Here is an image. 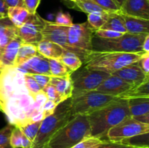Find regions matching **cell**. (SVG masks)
Listing matches in <instances>:
<instances>
[{"mask_svg": "<svg viewBox=\"0 0 149 148\" xmlns=\"http://www.w3.org/2000/svg\"><path fill=\"white\" fill-rule=\"evenodd\" d=\"M48 62H49L51 76H67V75H71V73H73L69 68H67L59 59H48Z\"/></svg>", "mask_w": 149, "mask_h": 148, "instance_id": "27", "label": "cell"}, {"mask_svg": "<svg viewBox=\"0 0 149 148\" xmlns=\"http://www.w3.org/2000/svg\"><path fill=\"white\" fill-rule=\"evenodd\" d=\"M37 52L47 59H59L65 49L60 45L47 40H42L38 44Z\"/></svg>", "mask_w": 149, "mask_h": 148, "instance_id": "21", "label": "cell"}, {"mask_svg": "<svg viewBox=\"0 0 149 148\" xmlns=\"http://www.w3.org/2000/svg\"><path fill=\"white\" fill-rule=\"evenodd\" d=\"M7 9H8V7L6 5L4 0H0V15L3 16V17H6L7 16Z\"/></svg>", "mask_w": 149, "mask_h": 148, "instance_id": "48", "label": "cell"}, {"mask_svg": "<svg viewBox=\"0 0 149 148\" xmlns=\"http://www.w3.org/2000/svg\"><path fill=\"white\" fill-rule=\"evenodd\" d=\"M30 75H31V76L34 78L42 89L49 84L51 77V75H42V74H30Z\"/></svg>", "mask_w": 149, "mask_h": 148, "instance_id": "43", "label": "cell"}, {"mask_svg": "<svg viewBox=\"0 0 149 148\" xmlns=\"http://www.w3.org/2000/svg\"><path fill=\"white\" fill-rule=\"evenodd\" d=\"M132 88L133 87L131 86L121 78L111 74L96 89L95 91L108 95L119 97L122 94L127 92Z\"/></svg>", "mask_w": 149, "mask_h": 148, "instance_id": "15", "label": "cell"}, {"mask_svg": "<svg viewBox=\"0 0 149 148\" xmlns=\"http://www.w3.org/2000/svg\"><path fill=\"white\" fill-rule=\"evenodd\" d=\"M3 17V16H1V15H0V17Z\"/></svg>", "mask_w": 149, "mask_h": 148, "instance_id": "55", "label": "cell"}, {"mask_svg": "<svg viewBox=\"0 0 149 148\" xmlns=\"http://www.w3.org/2000/svg\"><path fill=\"white\" fill-rule=\"evenodd\" d=\"M42 120L33 122V123H29V124L19 128L21 130V131L24 133L25 136L32 142L37 134L38 131H39L41 124H42Z\"/></svg>", "mask_w": 149, "mask_h": 148, "instance_id": "31", "label": "cell"}, {"mask_svg": "<svg viewBox=\"0 0 149 148\" xmlns=\"http://www.w3.org/2000/svg\"><path fill=\"white\" fill-rule=\"evenodd\" d=\"M15 126L9 123L0 130V148H12L10 144V136Z\"/></svg>", "mask_w": 149, "mask_h": 148, "instance_id": "32", "label": "cell"}, {"mask_svg": "<svg viewBox=\"0 0 149 148\" xmlns=\"http://www.w3.org/2000/svg\"><path fill=\"white\" fill-rule=\"evenodd\" d=\"M3 67H4V65H1V64H0V72H1V71L2 70Z\"/></svg>", "mask_w": 149, "mask_h": 148, "instance_id": "53", "label": "cell"}, {"mask_svg": "<svg viewBox=\"0 0 149 148\" xmlns=\"http://www.w3.org/2000/svg\"><path fill=\"white\" fill-rule=\"evenodd\" d=\"M68 29L69 26H61L54 22L45 20V27L42 31V37L44 40L54 42L62 46L65 51L71 52L68 44Z\"/></svg>", "mask_w": 149, "mask_h": 148, "instance_id": "12", "label": "cell"}, {"mask_svg": "<svg viewBox=\"0 0 149 148\" xmlns=\"http://www.w3.org/2000/svg\"><path fill=\"white\" fill-rule=\"evenodd\" d=\"M37 46L31 44L23 43L20 45L17 52L14 67H17L21 64L24 63L28 59H31L37 54Z\"/></svg>", "mask_w": 149, "mask_h": 148, "instance_id": "25", "label": "cell"}, {"mask_svg": "<svg viewBox=\"0 0 149 148\" xmlns=\"http://www.w3.org/2000/svg\"><path fill=\"white\" fill-rule=\"evenodd\" d=\"M122 15L127 33L134 35L149 34V20Z\"/></svg>", "mask_w": 149, "mask_h": 148, "instance_id": "18", "label": "cell"}, {"mask_svg": "<svg viewBox=\"0 0 149 148\" xmlns=\"http://www.w3.org/2000/svg\"><path fill=\"white\" fill-rule=\"evenodd\" d=\"M4 1L7 7H23V0H4Z\"/></svg>", "mask_w": 149, "mask_h": 148, "instance_id": "46", "label": "cell"}, {"mask_svg": "<svg viewBox=\"0 0 149 148\" xmlns=\"http://www.w3.org/2000/svg\"><path fill=\"white\" fill-rule=\"evenodd\" d=\"M120 12L149 20V0H125L120 8Z\"/></svg>", "mask_w": 149, "mask_h": 148, "instance_id": "16", "label": "cell"}, {"mask_svg": "<svg viewBox=\"0 0 149 148\" xmlns=\"http://www.w3.org/2000/svg\"><path fill=\"white\" fill-rule=\"evenodd\" d=\"M132 117L149 114V97H137L127 100Z\"/></svg>", "mask_w": 149, "mask_h": 148, "instance_id": "22", "label": "cell"}, {"mask_svg": "<svg viewBox=\"0 0 149 148\" xmlns=\"http://www.w3.org/2000/svg\"><path fill=\"white\" fill-rule=\"evenodd\" d=\"M81 68L71 75L73 82L72 96L94 91L111 75L103 71Z\"/></svg>", "mask_w": 149, "mask_h": 148, "instance_id": "9", "label": "cell"}, {"mask_svg": "<svg viewBox=\"0 0 149 148\" xmlns=\"http://www.w3.org/2000/svg\"><path fill=\"white\" fill-rule=\"evenodd\" d=\"M23 133L20 128L15 126L10 136V144L12 148H21L23 142Z\"/></svg>", "mask_w": 149, "mask_h": 148, "instance_id": "34", "label": "cell"}, {"mask_svg": "<svg viewBox=\"0 0 149 148\" xmlns=\"http://www.w3.org/2000/svg\"><path fill=\"white\" fill-rule=\"evenodd\" d=\"M135 147L122 142H111L109 140H103L99 144L97 148H134Z\"/></svg>", "mask_w": 149, "mask_h": 148, "instance_id": "38", "label": "cell"}, {"mask_svg": "<svg viewBox=\"0 0 149 148\" xmlns=\"http://www.w3.org/2000/svg\"><path fill=\"white\" fill-rule=\"evenodd\" d=\"M108 13L120 12V7L114 0H93Z\"/></svg>", "mask_w": 149, "mask_h": 148, "instance_id": "33", "label": "cell"}, {"mask_svg": "<svg viewBox=\"0 0 149 148\" xmlns=\"http://www.w3.org/2000/svg\"><path fill=\"white\" fill-rule=\"evenodd\" d=\"M147 35L124 33L114 39H103L93 35L92 39L93 51L139 52H142V45Z\"/></svg>", "mask_w": 149, "mask_h": 148, "instance_id": "6", "label": "cell"}, {"mask_svg": "<svg viewBox=\"0 0 149 148\" xmlns=\"http://www.w3.org/2000/svg\"><path fill=\"white\" fill-rule=\"evenodd\" d=\"M111 75L119 77L133 88L149 81L148 74H146L140 68L138 61L115 71Z\"/></svg>", "mask_w": 149, "mask_h": 148, "instance_id": "13", "label": "cell"}, {"mask_svg": "<svg viewBox=\"0 0 149 148\" xmlns=\"http://www.w3.org/2000/svg\"><path fill=\"white\" fill-rule=\"evenodd\" d=\"M74 117L71 110V98L60 103L55 113L42 120L31 148H45L52 136Z\"/></svg>", "mask_w": 149, "mask_h": 148, "instance_id": "5", "label": "cell"}, {"mask_svg": "<svg viewBox=\"0 0 149 148\" xmlns=\"http://www.w3.org/2000/svg\"><path fill=\"white\" fill-rule=\"evenodd\" d=\"M100 29L126 33L127 30L125 28V20L122 17V13H109V16L107 20Z\"/></svg>", "mask_w": 149, "mask_h": 148, "instance_id": "23", "label": "cell"}, {"mask_svg": "<svg viewBox=\"0 0 149 148\" xmlns=\"http://www.w3.org/2000/svg\"><path fill=\"white\" fill-rule=\"evenodd\" d=\"M145 53L143 51L139 52L92 51L82 65L88 69L112 74L127 65L139 61Z\"/></svg>", "mask_w": 149, "mask_h": 148, "instance_id": "3", "label": "cell"}, {"mask_svg": "<svg viewBox=\"0 0 149 148\" xmlns=\"http://www.w3.org/2000/svg\"><path fill=\"white\" fill-rule=\"evenodd\" d=\"M134 148H149L148 147H135Z\"/></svg>", "mask_w": 149, "mask_h": 148, "instance_id": "51", "label": "cell"}, {"mask_svg": "<svg viewBox=\"0 0 149 148\" xmlns=\"http://www.w3.org/2000/svg\"><path fill=\"white\" fill-rule=\"evenodd\" d=\"M49 84L56 89L63 101L72 97L73 82L71 75L63 77L51 76Z\"/></svg>", "mask_w": 149, "mask_h": 148, "instance_id": "20", "label": "cell"}, {"mask_svg": "<svg viewBox=\"0 0 149 148\" xmlns=\"http://www.w3.org/2000/svg\"><path fill=\"white\" fill-rule=\"evenodd\" d=\"M102 141L103 140H100V139H97V138H95V137H92V136H90V137L84 139V140L80 142L79 143L76 145L75 146H74L71 148H87L88 147L91 146V145L100 144Z\"/></svg>", "mask_w": 149, "mask_h": 148, "instance_id": "41", "label": "cell"}, {"mask_svg": "<svg viewBox=\"0 0 149 148\" xmlns=\"http://www.w3.org/2000/svg\"><path fill=\"white\" fill-rule=\"evenodd\" d=\"M90 136L88 115H77L51 137L45 148H71Z\"/></svg>", "mask_w": 149, "mask_h": 148, "instance_id": "4", "label": "cell"}, {"mask_svg": "<svg viewBox=\"0 0 149 148\" xmlns=\"http://www.w3.org/2000/svg\"><path fill=\"white\" fill-rule=\"evenodd\" d=\"M18 36V28L7 16L0 17V47L1 49L13 39Z\"/></svg>", "mask_w": 149, "mask_h": 148, "instance_id": "17", "label": "cell"}, {"mask_svg": "<svg viewBox=\"0 0 149 148\" xmlns=\"http://www.w3.org/2000/svg\"><path fill=\"white\" fill-rule=\"evenodd\" d=\"M42 90L45 92V94H46L47 97V100L55 102L58 104H59L60 103L63 102V100L62 99V97L60 96V94H58V92L56 91V89H55L51 84H48L47 85L45 88L42 89Z\"/></svg>", "mask_w": 149, "mask_h": 148, "instance_id": "35", "label": "cell"}, {"mask_svg": "<svg viewBox=\"0 0 149 148\" xmlns=\"http://www.w3.org/2000/svg\"><path fill=\"white\" fill-rule=\"evenodd\" d=\"M119 99L121 98L103 94L95 90L81 93L71 97V113L74 116L77 115H88Z\"/></svg>", "mask_w": 149, "mask_h": 148, "instance_id": "7", "label": "cell"}, {"mask_svg": "<svg viewBox=\"0 0 149 148\" xmlns=\"http://www.w3.org/2000/svg\"><path fill=\"white\" fill-rule=\"evenodd\" d=\"M132 118L134 119V120H137V121L140 122V123H145V124L149 125V114L135 116V117H132Z\"/></svg>", "mask_w": 149, "mask_h": 148, "instance_id": "47", "label": "cell"}, {"mask_svg": "<svg viewBox=\"0 0 149 148\" xmlns=\"http://www.w3.org/2000/svg\"><path fill=\"white\" fill-rule=\"evenodd\" d=\"M0 111L17 127L44 119L42 107L26 89L24 74L15 67L4 66L0 72Z\"/></svg>", "mask_w": 149, "mask_h": 148, "instance_id": "1", "label": "cell"}, {"mask_svg": "<svg viewBox=\"0 0 149 148\" xmlns=\"http://www.w3.org/2000/svg\"><path fill=\"white\" fill-rule=\"evenodd\" d=\"M16 69L23 74H42L51 75L47 58L39 53L28 59L24 63L15 67Z\"/></svg>", "mask_w": 149, "mask_h": 148, "instance_id": "14", "label": "cell"}, {"mask_svg": "<svg viewBox=\"0 0 149 148\" xmlns=\"http://www.w3.org/2000/svg\"><path fill=\"white\" fill-rule=\"evenodd\" d=\"M114 1H116V3H117L118 5H119V7H120V8H121V7H122V4H123V3H124V1H125V0H114Z\"/></svg>", "mask_w": 149, "mask_h": 148, "instance_id": "50", "label": "cell"}, {"mask_svg": "<svg viewBox=\"0 0 149 148\" xmlns=\"http://www.w3.org/2000/svg\"><path fill=\"white\" fill-rule=\"evenodd\" d=\"M58 105V104H56L55 102L51 101V100H47L46 102H45V104L43 105V107H42L44 118H45L48 117V116L53 114V113H55V110H56V107Z\"/></svg>", "mask_w": 149, "mask_h": 148, "instance_id": "40", "label": "cell"}, {"mask_svg": "<svg viewBox=\"0 0 149 148\" xmlns=\"http://www.w3.org/2000/svg\"><path fill=\"white\" fill-rule=\"evenodd\" d=\"M40 2L41 0H23V7L30 14H35Z\"/></svg>", "mask_w": 149, "mask_h": 148, "instance_id": "42", "label": "cell"}, {"mask_svg": "<svg viewBox=\"0 0 149 148\" xmlns=\"http://www.w3.org/2000/svg\"><path fill=\"white\" fill-rule=\"evenodd\" d=\"M148 132V124L140 123L131 117L109 129L106 133V140L123 142L134 136L145 134Z\"/></svg>", "mask_w": 149, "mask_h": 148, "instance_id": "10", "label": "cell"}, {"mask_svg": "<svg viewBox=\"0 0 149 148\" xmlns=\"http://www.w3.org/2000/svg\"><path fill=\"white\" fill-rule=\"evenodd\" d=\"M59 60L63 62L67 68H69L72 72L79 69L83 65L82 61L76 54L65 50L59 58Z\"/></svg>", "mask_w": 149, "mask_h": 148, "instance_id": "26", "label": "cell"}, {"mask_svg": "<svg viewBox=\"0 0 149 148\" xmlns=\"http://www.w3.org/2000/svg\"><path fill=\"white\" fill-rule=\"evenodd\" d=\"M45 19L39 14H31L29 20L18 28V36L24 44L37 45L43 39L42 31L45 25Z\"/></svg>", "mask_w": 149, "mask_h": 148, "instance_id": "11", "label": "cell"}, {"mask_svg": "<svg viewBox=\"0 0 149 148\" xmlns=\"http://www.w3.org/2000/svg\"><path fill=\"white\" fill-rule=\"evenodd\" d=\"M24 81L25 85L28 91L32 94H36L42 91V89L40 88L34 78L31 76L30 74H25L24 75Z\"/></svg>", "mask_w": 149, "mask_h": 148, "instance_id": "36", "label": "cell"}, {"mask_svg": "<svg viewBox=\"0 0 149 148\" xmlns=\"http://www.w3.org/2000/svg\"><path fill=\"white\" fill-rule=\"evenodd\" d=\"M93 34H94V36H96L100 38H103V39H114V38H117L122 36L124 33L113 31V30H110L99 29V30L94 31Z\"/></svg>", "mask_w": 149, "mask_h": 148, "instance_id": "39", "label": "cell"}, {"mask_svg": "<svg viewBox=\"0 0 149 148\" xmlns=\"http://www.w3.org/2000/svg\"><path fill=\"white\" fill-rule=\"evenodd\" d=\"M31 14L24 7H8L7 16L13 24L17 28L23 26L29 19Z\"/></svg>", "mask_w": 149, "mask_h": 148, "instance_id": "24", "label": "cell"}, {"mask_svg": "<svg viewBox=\"0 0 149 148\" xmlns=\"http://www.w3.org/2000/svg\"><path fill=\"white\" fill-rule=\"evenodd\" d=\"M74 6H73V8L87 14L94 12H106L93 0H79L77 2H74Z\"/></svg>", "mask_w": 149, "mask_h": 148, "instance_id": "29", "label": "cell"}, {"mask_svg": "<svg viewBox=\"0 0 149 148\" xmlns=\"http://www.w3.org/2000/svg\"><path fill=\"white\" fill-rule=\"evenodd\" d=\"M54 23L65 26H71V25L74 24L71 15L69 13L63 12L62 11L58 12L57 13L56 16H55V20Z\"/></svg>", "mask_w": 149, "mask_h": 148, "instance_id": "37", "label": "cell"}, {"mask_svg": "<svg viewBox=\"0 0 149 148\" xmlns=\"http://www.w3.org/2000/svg\"><path fill=\"white\" fill-rule=\"evenodd\" d=\"M23 44L19 36L15 38L7 44L1 51L0 56V64L4 66L14 67L15 60L20 45Z\"/></svg>", "mask_w": 149, "mask_h": 148, "instance_id": "19", "label": "cell"}, {"mask_svg": "<svg viewBox=\"0 0 149 148\" xmlns=\"http://www.w3.org/2000/svg\"><path fill=\"white\" fill-rule=\"evenodd\" d=\"M131 117L127 100L113 102L88 115L91 136L103 140L109 129Z\"/></svg>", "mask_w": 149, "mask_h": 148, "instance_id": "2", "label": "cell"}, {"mask_svg": "<svg viewBox=\"0 0 149 148\" xmlns=\"http://www.w3.org/2000/svg\"><path fill=\"white\" fill-rule=\"evenodd\" d=\"M142 49L144 52H149V35H147L143 43Z\"/></svg>", "mask_w": 149, "mask_h": 148, "instance_id": "49", "label": "cell"}, {"mask_svg": "<svg viewBox=\"0 0 149 148\" xmlns=\"http://www.w3.org/2000/svg\"><path fill=\"white\" fill-rule=\"evenodd\" d=\"M109 16L108 12H94L88 14L87 23L94 31L99 30L105 24Z\"/></svg>", "mask_w": 149, "mask_h": 148, "instance_id": "30", "label": "cell"}, {"mask_svg": "<svg viewBox=\"0 0 149 148\" xmlns=\"http://www.w3.org/2000/svg\"><path fill=\"white\" fill-rule=\"evenodd\" d=\"M137 97H149V81H146L139 86L135 87L119 97L121 99L137 98Z\"/></svg>", "mask_w": 149, "mask_h": 148, "instance_id": "28", "label": "cell"}, {"mask_svg": "<svg viewBox=\"0 0 149 148\" xmlns=\"http://www.w3.org/2000/svg\"><path fill=\"white\" fill-rule=\"evenodd\" d=\"M68 1H71V2H73V3H74V2H77V1H79V0H68Z\"/></svg>", "mask_w": 149, "mask_h": 148, "instance_id": "52", "label": "cell"}, {"mask_svg": "<svg viewBox=\"0 0 149 148\" xmlns=\"http://www.w3.org/2000/svg\"><path fill=\"white\" fill-rule=\"evenodd\" d=\"M34 99L38 105L40 106L41 107H43V105L47 100V97L46 94H45V92L42 90L39 91V93H37V94H34Z\"/></svg>", "mask_w": 149, "mask_h": 148, "instance_id": "45", "label": "cell"}, {"mask_svg": "<svg viewBox=\"0 0 149 148\" xmlns=\"http://www.w3.org/2000/svg\"><path fill=\"white\" fill-rule=\"evenodd\" d=\"M94 30L87 22L73 24L69 26L68 44L71 52L76 54L82 62L93 51L92 39Z\"/></svg>", "mask_w": 149, "mask_h": 148, "instance_id": "8", "label": "cell"}, {"mask_svg": "<svg viewBox=\"0 0 149 148\" xmlns=\"http://www.w3.org/2000/svg\"><path fill=\"white\" fill-rule=\"evenodd\" d=\"M140 68L146 74L149 73V52H146L138 61Z\"/></svg>", "mask_w": 149, "mask_h": 148, "instance_id": "44", "label": "cell"}, {"mask_svg": "<svg viewBox=\"0 0 149 148\" xmlns=\"http://www.w3.org/2000/svg\"><path fill=\"white\" fill-rule=\"evenodd\" d=\"M1 51H2V49H1V48L0 47V56H1Z\"/></svg>", "mask_w": 149, "mask_h": 148, "instance_id": "54", "label": "cell"}]
</instances>
